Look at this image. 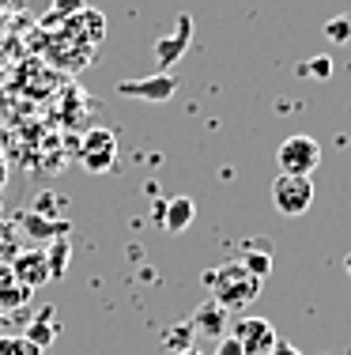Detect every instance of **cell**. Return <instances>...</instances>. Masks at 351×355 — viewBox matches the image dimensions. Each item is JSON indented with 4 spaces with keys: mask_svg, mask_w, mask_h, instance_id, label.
<instances>
[{
    "mask_svg": "<svg viewBox=\"0 0 351 355\" xmlns=\"http://www.w3.org/2000/svg\"><path fill=\"white\" fill-rule=\"evenodd\" d=\"M204 287L212 291V299L219 302L223 310H246L249 302L261 295V280H253V276L246 272V268L238 265V261H231V265L223 268H212V272H204Z\"/></svg>",
    "mask_w": 351,
    "mask_h": 355,
    "instance_id": "obj_1",
    "label": "cell"
},
{
    "mask_svg": "<svg viewBox=\"0 0 351 355\" xmlns=\"http://www.w3.org/2000/svg\"><path fill=\"white\" fill-rule=\"evenodd\" d=\"M276 166L280 174H295V178H314V171L321 166V144L310 132H295L280 144L276 151Z\"/></svg>",
    "mask_w": 351,
    "mask_h": 355,
    "instance_id": "obj_2",
    "label": "cell"
},
{
    "mask_svg": "<svg viewBox=\"0 0 351 355\" xmlns=\"http://www.w3.org/2000/svg\"><path fill=\"white\" fill-rule=\"evenodd\" d=\"M317 189L314 178H295V174H276L272 182V205L280 216H306L314 205Z\"/></svg>",
    "mask_w": 351,
    "mask_h": 355,
    "instance_id": "obj_3",
    "label": "cell"
},
{
    "mask_svg": "<svg viewBox=\"0 0 351 355\" xmlns=\"http://www.w3.org/2000/svg\"><path fill=\"white\" fill-rule=\"evenodd\" d=\"M193 46V15L181 12L178 19H174V35H163L155 42V64L159 72H166L170 64H178L181 57H186V49Z\"/></svg>",
    "mask_w": 351,
    "mask_h": 355,
    "instance_id": "obj_4",
    "label": "cell"
},
{
    "mask_svg": "<svg viewBox=\"0 0 351 355\" xmlns=\"http://www.w3.org/2000/svg\"><path fill=\"white\" fill-rule=\"evenodd\" d=\"M234 340L242 344V352L246 355H269L276 348V325L269 318H238V325H234Z\"/></svg>",
    "mask_w": 351,
    "mask_h": 355,
    "instance_id": "obj_5",
    "label": "cell"
},
{
    "mask_svg": "<svg viewBox=\"0 0 351 355\" xmlns=\"http://www.w3.org/2000/svg\"><path fill=\"white\" fill-rule=\"evenodd\" d=\"M178 91V80L170 72H155V76H144V80H121L117 83V95L125 98H144V103H166V98Z\"/></svg>",
    "mask_w": 351,
    "mask_h": 355,
    "instance_id": "obj_6",
    "label": "cell"
},
{
    "mask_svg": "<svg viewBox=\"0 0 351 355\" xmlns=\"http://www.w3.org/2000/svg\"><path fill=\"white\" fill-rule=\"evenodd\" d=\"M114 155H117V140H114L110 129L87 132V140H83V148H80L83 171H87V174H106L114 166Z\"/></svg>",
    "mask_w": 351,
    "mask_h": 355,
    "instance_id": "obj_7",
    "label": "cell"
},
{
    "mask_svg": "<svg viewBox=\"0 0 351 355\" xmlns=\"http://www.w3.org/2000/svg\"><path fill=\"white\" fill-rule=\"evenodd\" d=\"M155 216H159V223L166 227V234H181V231H189V227H193L197 205L189 197H170L166 205L155 208Z\"/></svg>",
    "mask_w": 351,
    "mask_h": 355,
    "instance_id": "obj_8",
    "label": "cell"
},
{
    "mask_svg": "<svg viewBox=\"0 0 351 355\" xmlns=\"http://www.w3.org/2000/svg\"><path fill=\"white\" fill-rule=\"evenodd\" d=\"M189 325H193V333L208 336V340H223V336H227V310L215 299H208L197 306V314L189 318Z\"/></svg>",
    "mask_w": 351,
    "mask_h": 355,
    "instance_id": "obj_9",
    "label": "cell"
},
{
    "mask_svg": "<svg viewBox=\"0 0 351 355\" xmlns=\"http://www.w3.org/2000/svg\"><path fill=\"white\" fill-rule=\"evenodd\" d=\"M12 265V272H15V280L19 284H27V287H42L49 280V261H46V253L42 250H30V253H19L15 261H8Z\"/></svg>",
    "mask_w": 351,
    "mask_h": 355,
    "instance_id": "obj_10",
    "label": "cell"
},
{
    "mask_svg": "<svg viewBox=\"0 0 351 355\" xmlns=\"http://www.w3.org/2000/svg\"><path fill=\"white\" fill-rule=\"evenodd\" d=\"M35 287L19 284L12 272V265H0V314H12L15 306H27Z\"/></svg>",
    "mask_w": 351,
    "mask_h": 355,
    "instance_id": "obj_11",
    "label": "cell"
},
{
    "mask_svg": "<svg viewBox=\"0 0 351 355\" xmlns=\"http://www.w3.org/2000/svg\"><path fill=\"white\" fill-rule=\"evenodd\" d=\"M238 265L246 268L253 280H264V276L272 272V253L264 250V246H261V250H257V246H246V250H242V257H238Z\"/></svg>",
    "mask_w": 351,
    "mask_h": 355,
    "instance_id": "obj_12",
    "label": "cell"
},
{
    "mask_svg": "<svg viewBox=\"0 0 351 355\" xmlns=\"http://www.w3.org/2000/svg\"><path fill=\"white\" fill-rule=\"evenodd\" d=\"M23 223H27V231L35 234V239H53V234H64V231H69V223H61V219L53 223V219H42V216H35V212L23 216Z\"/></svg>",
    "mask_w": 351,
    "mask_h": 355,
    "instance_id": "obj_13",
    "label": "cell"
},
{
    "mask_svg": "<svg viewBox=\"0 0 351 355\" xmlns=\"http://www.w3.org/2000/svg\"><path fill=\"white\" fill-rule=\"evenodd\" d=\"M163 344H166L174 355L186 352V348H193V325H189V321H181V325L166 329V333H163Z\"/></svg>",
    "mask_w": 351,
    "mask_h": 355,
    "instance_id": "obj_14",
    "label": "cell"
},
{
    "mask_svg": "<svg viewBox=\"0 0 351 355\" xmlns=\"http://www.w3.org/2000/svg\"><path fill=\"white\" fill-rule=\"evenodd\" d=\"M298 72H303L306 80H332V57H329V53L310 57V61L298 64Z\"/></svg>",
    "mask_w": 351,
    "mask_h": 355,
    "instance_id": "obj_15",
    "label": "cell"
},
{
    "mask_svg": "<svg viewBox=\"0 0 351 355\" xmlns=\"http://www.w3.org/2000/svg\"><path fill=\"white\" fill-rule=\"evenodd\" d=\"M325 38H329L332 46H344V42H351V15H336V19L325 23Z\"/></svg>",
    "mask_w": 351,
    "mask_h": 355,
    "instance_id": "obj_16",
    "label": "cell"
},
{
    "mask_svg": "<svg viewBox=\"0 0 351 355\" xmlns=\"http://www.w3.org/2000/svg\"><path fill=\"white\" fill-rule=\"evenodd\" d=\"M46 318H49V310H46V314H42V321H35V325H30L27 333H23V336H27V340H35L38 348H46V344H49V340H53V336H57V325H46Z\"/></svg>",
    "mask_w": 351,
    "mask_h": 355,
    "instance_id": "obj_17",
    "label": "cell"
},
{
    "mask_svg": "<svg viewBox=\"0 0 351 355\" xmlns=\"http://www.w3.org/2000/svg\"><path fill=\"white\" fill-rule=\"evenodd\" d=\"M87 12V0H53V15L57 19H76Z\"/></svg>",
    "mask_w": 351,
    "mask_h": 355,
    "instance_id": "obj_18",
    "label": "cell"
},
{
    "mask_svg": "<svg viewBox=\"0 0 351 355\" xmlns=\"http://www.w3.org/2000/svg\"><path fill=\"white\" fill-rule=\"evenodd\" d=\"M76 23H83V27H87V38H91V42H98V38H102V31H106L102 15H98V12H91V8H87L83 15H76Z\"/></svg>",
    "mask_w": 351,
    "mask_h": 355,
    "instance_id": "obj_19",
    "label": "cell"
},
{
    "mask_svg": "<svg viewBox=\"0 0 351 355\" xmlns=\"http://www.w3.org/2000/svg\"><path fill=\"white\" fill-rule=\"evenodd\" d=\"M212 355H246V352H242V344L234 340V336H223V340H215V352Z\"/></svg>",
    "mask_w": 351,
    "mask_h": 355,
    "instance_id": "obj_20",
    "label": "cell"
},
{
    "mask_svg": "<svg viewBox=\"0 0 351 355\" xmlns=\"http://www.w3.org/2000/svg\"><path fill=\"white\" fill-rule=\"evenodd\" d=\"M15 355H42V348L35 340H27V336H15Z\"/></svg>",
    "mask_w": 351,
    "mask_h": 355,
    "instance_id": "obj_21",
    "label": "cell"
},
{
    "mask_svg": "<svg viewBox=\"0 0 351 355\" xmlns=\"http://www.w3.org/2000/svg\"><path fill=\"white\" fill-rule=\"evenodd\" d=\"M269 355H303V352H298L295 344H287V340H276V348Z\"/></svg>",
    "mask_w": 351,
    "mask_h": 355,
    "instance_id": "obj_22",
    "label": "cell"
},
{
    "mask_svg": "<svg viewBox=\"0 0 351 355\" xmlns=\"http://www.w3.org/2000/svg\"><path fill=\"white\" fill-rule=\"evenodd\" d=\"M0 355H15V336H0Z\"/></svg>",
    "mask_w": 351,
    "mask_h": 355,
    "instance_id": "obj_23",
    "label": "cell"
},
{
    "mask_svg": "<svg viewBox=\"0 0 351 355\" xmlns=\"http://www.w3.org/2000/svg\"><path fill=\"white\" fill-rule=\"evenodd\" d=\"M4 185H8V163H4V155H0V193H4Z\"/></svg>",
    "mask_w": 351,
    "mask_h": 355,
    "instance_id": "obj_24",
    "label": "cell"
},
{
    "mask_svg": "<svg viewBox=\"0 0 351 355\" xmlns=\"http://www.w3.org/2000/svg\"><path fill=\"white\" fill-rule=\"evenodd\" d=\"M178 355H204L200 348H186V352H178Z\"/></svg>",
    "mask_w": 351,
    "mask_h": 355,
    "instance_id": "obj_25",
    "label": "cell"
},
{
    "mask_svg": "<svg viewBox=\"0 0 351 355\" xmlns=\"http://www.w3.org/2000/svg\"><path fill=\"white\" fill-rule=\"evenodd\" d=\"M344 268H348V276H351V253H348V261H344Z\"/></svg>",
    "mask_w": 351,
    "mask_h": 355,
    "instance_id": "obj_26",
    "label": "cell"
},
{
    "mask_svg": "<svg viewBox=\"0 0 351 355\" xmlns=\"http://www.w3.org/2000/svg\"><path fill=\"white\" fill-rule=\"evenodd\" d=\"M0 325H4V314H0Z\"/></svg>",
    "mask_w": 351,
    "mask_h": 355,
    "instance_id": "obj_27",
    "label": "cell"
}]
</instances>
